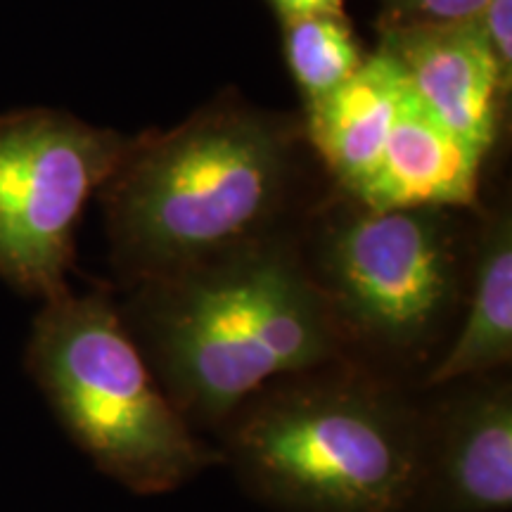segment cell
Listing matches in <instances>:
<instances>
[{
	"label": "cell",
	"instance_id": "obj_1",
	"mask_svg": "<svg viewBox=\"0 0 512 512\" xmlns=\"http://www.w3.org/2000/svg\"><path fill=\"white\" fill-rule=\"evenodd\" d=\"M131 287L128 330L202 434L271 382L344 358L302 245L280 233Z\"/></svg>",
	"mask_w": 512,
	"mask_h": 512
},
{
	"label": "cell",
	"instance_id": "obj_2",
	"mask_svg": "<svg viewBox=\"0 0 512 512\" xmlns=\"http://www.w3.org/2000/svg\"><path fill=\"white\" fill-rule=\"evenodd\" d=\"M214 434L273 512H425V392L349 358L271 382Z\"/></svg>",
	"mask_w": 512,
	"mask_h": 512
},
{
	"label": "cell",
	"instance_id": "obj_3",
	"mask_svg": "<svg viewBox=\"0 0 512 512\" xmlns=\"http://www.w3.org/2000/svg\"><path fill=\"white\" fill-rule=\"evenodd\" d=\"M105 188L114 264L138 285L278 235L287 152L254 114L209 112L124 155Z\"/></svg>",
	"mask_w": 512,
	"mask_h": 512
},
{
	"label": "cell",
	"instance_id": "obj_4",
	"mask_svg": "<svg viewBox=\"0 0 512 512\" xmlns=\"http://www.w3.org/2000/svg\"><path fill=\"white\" fill-rule=\"evenodd\" d=\"M24 368L67 439L128 494H174L223 467L219 446L166 396L107 292L43 302Z\"/></svg>",
	"mask_w": 512,
	"mask_h": 512
},
{
	"label": "cell",
	"instance_id": "obj_5",
	"mask_svg": "<svg viewBox=\"0 0 512 512\" xmlns=\"http://www.w3.org/2000/svg\"><path fill=\"white\" fill-rule=\"evenodd\" d=\"M302 247L344 358L418 387L456 330L460 256L451 209L349 204Z\"/></svg>",
	"mask_w": 512,
	"mask_h": 512
},
{
	"label": "cell",
	"instance_id": "obj_6",
	"mask_svg": "<svg viewBox=\"0 0 512 512\" xmlns=\"http://www.w3.org/2000/svg\"><path fill=\"white\" fill-rule=\"evenodd\" d=\"M110 131L57 112L0 119V278L41 302L67 292L86 204L124 159Z\"/></svg>",
	"mask_w": 512,
	"mask_h": 512
},
{
	"label": "cell",
	"instance_id": "obj_7",
	"mask_svg": "<svg viewBox=\"0 0 512 512\" xmlns=\"http://www.w3.org/2000/svg\"><path fill=\"white\" fill-rule=\"evenodd\" d=\"M425 512L512 510V370L422 389Z\"/></svg>",
	"mask_w": 512,
	"mask_h": 512
},
{
	"label": "cell",
	"instance_id": "obj_8",
	"mask_svg": "<svg viewBox=\"0 0 512 512\" xmlns=\"http://www.w3.org/2000/svg\"><path fill=\"white\" fill-rule=\"evenodd\" d=\"M384 53L399 67L415 100L448 131L489 150L510 83L498 67L482 22H399Z\"/></svg>",
	"mask_w": 512,
	"mask_h": 512
},
{
	"label": "cell",
	"instance_id": "obj_9",
	"mask_svg": "<svg viewBox=\"0 0 512 512\" xmlns=\"http://www.w3.org/2000/svg\"><path fill=\"white\" fill-rule=\"evenodd\" d=\"M484 157L434 119L406 86L373 174L351 202L368 209H472Z\"/></svg>",
	"mask_w": 512,
	"mask_h": 512
},
{
	"label": "cell",
	"instance_id": "obj_10",
	"mask_svg": "<svg viewBox=\"0 0 512 512\" xmlns=\"http://www.w3.org/2000/svg\"><path fill=\"white\" fill-rule=\"evenodd\" d=\"M503 370H512V221L508 209H498L484 221L472 259L465 313L418 387L437 389L448 382Z\"/></svg>",
	"mask_w": 512,
	"mask_h": 512
},
{
	"label": "cell",
	"instance_id": "obj_11",
	"mask_svg": "<svg viewBox=\"0 0 512 512\" xmlns=\"http://www.w3.org/2000/svg\"><path fill=\"white\" fill-rule=\"evenodd\" d=\"M406 81L384 50L363 60L342 86L309 102V133L330 174L354 197L373 174L399 117Z\"/></svg>",
	"mask_w": 512,
	"mask_h": 512
},
{
	"label": "cell",
	"instance_id": "obj_12",
	"mask_svg": "<svg viewBox=\"0 0 512 512\" xmlns=\"http://www.w3.org/2000/svg\"><path fill=\"white\" fill-rule=\"evenodd\" d=\"M285 57L309 102L335 91L363 64L361 48L344 17L285 22Z\"/></svg>",
	"mask_w": 512,
	"mask_h": 512
},
{
	"label": "cell",
	"instance_id": "obj_13",
	"mask_svg": "<svg viewBox=\"0 0 512 512\" xmlns=\"http://www.w3.org/2000/svg\"><path fill=\"white\" fill-rule=\"evenodd\" d=\"M401 22H465L482 15L489 0H387Z\"/></svg>",
	"mask_w": 512,
	"mask_h": 512
},
{
	"label": "cell",
	"instance_id": "obj_14",
	"mask_svg": "<svg viewBox=\"0 0 512 512\" xmlns=\"http://www.w3.org/2000/svg\"><path fill=\"white\" fill-rule=\"evenodd\" d=\"M484 34L489 38V46L494 50L498 67L510 83L512 76V0H489L482 15Z\"/></svg>",
	"mask_w": 512,
	"mask_h": 512
},
{
	"label": "cell",
	"instance_id": "obj_15",
	"mask_svg": "<svg viewBox=\"0 0 512 512\" xmlns=\"http://www.w3.org/2000/svg\"><path fill=\"white\" fill-rule=\"evenodd\" d=\"M285 22L306 17H344V0H271Z\"/></svg>",
	"mask_w": 512,
	"mask_h": 512
}]
</instances>
